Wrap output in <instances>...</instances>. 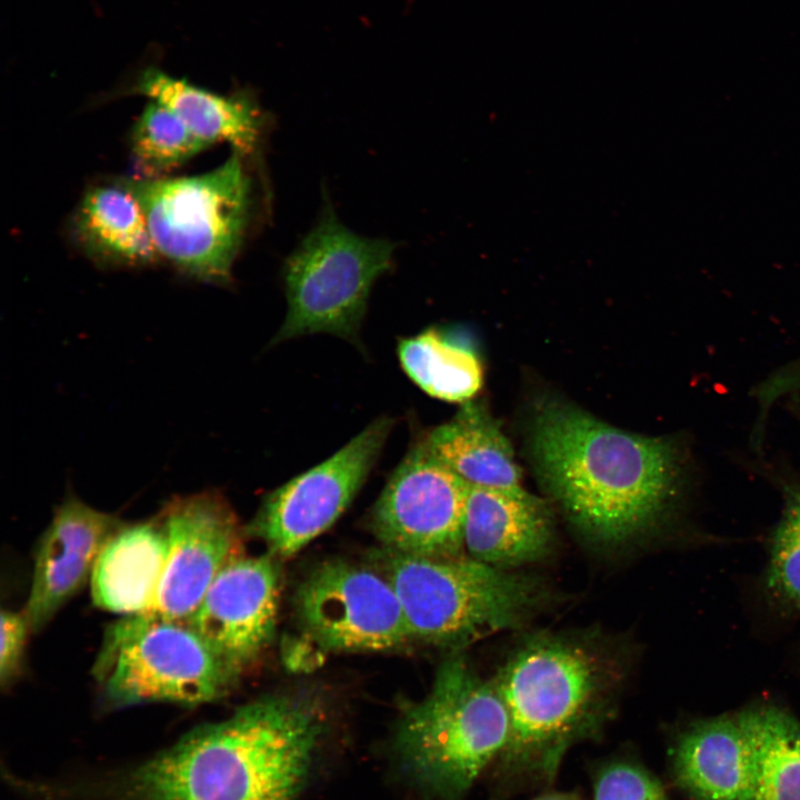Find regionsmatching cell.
Instances as JSON below:
<instances>
[{
  "mask_svg": "<svg viewBox=\"0 0 800 800\" xmlns=\"http://www.w3.org/2000/svg\"><path fill=\"white\" fill-rule=\"evenodd\" d=\"M531 451L542 484L596 542L616 546L647 533L677 493L672 442L620 430L568 404L549 402L537 413Z\"/></svg>",
  "mask_w": 800,
  "mask_h": 800,
  "instance_id": "6da1fadb",
  "label": "cell"
},
{
  "mask_svg": "<svg viewBox=\"0 0 800 800\" xmlns=\"http://www.w3.org/2000/svg\"><path fill=\"white\" fill-rule=\"evenodd\" d=\"M508 737L509 716L494 681L454 656L438 668L427 696L403 711L394 750L412 782L452 800L501 756Z\"/></svg>",
  "mask_w": 800,
  "mask_h": 800,
  "instance_id": "7a4b0ae2",
  "label": "cell"
},
{
  "mask_svg": "<svg viewBox=\"0 0 800 800\" xmlns=\"http://www.w3.org/2000/svg\"><path fill=\"white\" fill-rule=\"evenodd\" d=\"M233 151L220 167L193 177L117 180L139 202L160 254L186 273L226 284L252 209V180Z\"/></svg>",
  "mask_w": 800,
  "mask_h": 800,
  "instance_id": "3957f363",
  "label": "cell"
},
{
  "mask_svg": "<svg viewBox=\"0 0 800 800\" xmlns=\"http://www.w3.org/2000/svg\"><path fill=\"white\" fill-rule=\"evenodd\" d=\"M384 577L414 639L462 647L516 626L533 604L531 579L479 560L423 558L386 549Z\"/></svg>",
  "mask_w": 800,
  "mask_h": 800,
  "instance_id": "277c9868",
  "label": "cell"
},
{
  "mask_svg": "<svg viewBox=\"0 0 800 800\" xmlns=\"http://www.w3.org/2000/svg\"><path fill=\"white\" fill-rule=\"evenodd\" d=\"M93 676L107 706L186 707L223 697L237 677L188 623L137 613L104 632Z\"/></svg>",
  "mask_w": 800,
  "mask_h": 800,
  "instance_id": "5b68a950",
  "label": "cell"
},
{
  "mask_svg": "<svg viewBox=\"0 0 800 800\" xmlns=\"http://www.w3.org/2000/svg\"><path fill=\"white\" fill-rule=\"evenodd\" d=\"M394 244L359 236L327 206L286 259L288 311L272 343L312 333L358 338L373 283L391 268Z\"/></svg>",
  "mask_w": 800,
  "mask_h": 800,
  "instance_id": "8992f818",
  "label": "cell"
},
{
  "mask_svg": "<svg viewBox=\"0 0 800 800\" xmlns=\"http://www.w3.org/2000/svg\"><path fill=\"white\" fill-rule=\"evenodd\" d=\"M509 716L507 764H529L551 752L600 697L597 657L574 642L537 638L524 643L494 680Z\"/></svg>",
  "mask_w": 800,
  "mask_h": 800,
  "instance_id": "52a82bcc",
  "label": "cell"
},
{
  "mask_svg": "<svg viewBox=\"0 0 800 800\" xmlns=\"http://www.w3.org/2000/svg\"><path fill=\"white\" fill-rule=\"evenodd\" d=\"M294 608L303 630L328 651H386L414 640L387 578L346 561L314 568L298 587Z\"/></svg>",
  "mask_w": 800,
  "mask_h": 800,
  "instance_id": "ba28073f",
  "label": "cell"
},
{
  "mask_svg": "<svg viewBox=\"0 0 800 800\" xmlns=\"http://www.w3.org/2000/svg\"><path fill=\"white\" fill-rule=\"evenodd\" d=\"M393 420L368 424L327 460L270 492L250 524L273 557L299 552L347 510L376 464Z\"/></svg>",
  "mask_w": 800,
  "mask_h": 800,
  "instance_id": "9c48e42d",
  "label": "cell"
},
{
  "mask_svg": "<svg viewBox=\"0 0 800 800\" xmlns=\"http://www.w3.org/2000/svg\"><path fill=\"white\" fill-rule=\"evenodd\" d=\"M470 484L424 439L394 469L371 512L386 549L433 559L461 557Z\"/></svg>",
  "mask_w": 800,
  "mask_h": 800,
  "instance_id": "30bf717a",
  "label": "cell"
},
{
  "mask_svg": "<svg viewBox=\"0 0 800 800\" xmlns=\"http://www.w3.org/2000/svg\"><path fill=\"white\" fill-rule=\"evenodd\" d=\"M159 516L167 533V559L154 600L142 613L188 622L216 576L238 552V521L216 490L178 496Z\"/></svg>",
  "mask_w": 800,
  "mask_h": 800,
  "instance_id": "8fae6325",
  "label": "cell"
},
{
  "mask_svg": "<svg viewBox=\"0 0 800 800\" xmlns=\"http://www.w3.org/2000/svg\"><path fill=\"white\" fill-rule=\"evenodd\" d=\"M280 573L273 556L233 554L207 590L188 623L238 676L273 639Z\"/></svg>",
  "mask_w": 800,
  "mask_h": 800,
  "instance_id": "7c38bea8",
  "label": "cell"
},
{
  "mask_svg": "<svg viewBox=\"0 0 800 800\" xmlns=\"http://www.w3.org/2000/svg\"><path fill=\"white\" fill-rule=\"evenodd\" d=\"M122 526L73 493L56 508L34 554L29 598L23 612L31 631L44 627L91 578L108 540Z\"/></svg>",
  "mask_w": 800,
  "mask_h": 800,
  "instance_id": "4fadbf2b",
  "label": "cell"
},
{
  "mask_svg": "<svg viewBox=\"0 0 800 800\" xmlns=\"http://www.w3.org/2000/svg\"><path fill=\"white\" fill-rule=\"evenodd\" d=\"M551 543L542 500L524 489L470 486L463 544L472 559L501 568L534 561Z\"/></svg>",
  "mask_w": 800,
  "mask_h": 800,
  "instance_id": "5bb4252c",
  "label": "cell"
},
{
  "mask_svg": "<svg viewBox=\"0 0 800 800\" xmlns=\"http://www.w3.org/2000/svg\"><path fill=\"white\" fill-rule=\"evenodd\" d=\"M673 768L696 800H754L756 757L739 713L693 723L677 742Z\"/></svg>",
  "mask_w": 800,
  "mask_h": 800,
  "instance_id": "9a60e30c",
  "label": "cell"
},
{
  "mask_svg": "<svg viewBox=\"0 0 800 800\" xmlns=\"http://www.w3.org/2000/svg\"><path fill=\"white\" fill-rule=\"evenodd\" d=\"M168 540L160 516L122 524L108 540L90 582L97 607L131 616L153 602L163 573Z\"/></svg>",
  "mask_w": 800,
  "mask_h": 800,
  "instance_id": "2e32d148",
  "label": "cell"
},
{
  "mask_svg": "<svg viewBox=\"0 0 800 800\" xmlns=\"http://www.w3.org/2000/svg\"><path fill=\"white\" fill-rule=\"evenodd\" d=\"M131 91L167 107L209 146L229 142L243 157L257 150L266 117L248 92L217 94L152 67L140 72Z\"/></svg>",
  "mask_w": 800,
  "mask_h": 800,
  "instance_id": "e0dca14e",
  "label": "cell"
},
{
  "mask_svg": "<svg viewBox=\"0 0 800 800\" xmlns=\"http://www.w3.org/2000/svg\"><path fill=\"white\" fill-rule=\"evenodd\" d=\"M424 441L431 452L470 486L520 490L521 470L507 437L480 404L468 401Z\"/></svg>",
  "mask_w": 800,
  "mask_h": 800,
  "instance_id": "ac0fdd59",
  "label": "cell"
},
{
  "mask_svg": "<svg viewBox=\"0 0 800 800\" xmlns=\"http://www.w3.org/2000/svg\"><path fill=\"white\" fill-rule=\"evenodd\" d=\"M72 226L81 248L98 262L141 267L160 258L139 202L118 181L88 190Z\"/></svg>",
  "mask_w": 800,
  "mask_h": 800,
  "instance_id": "d6986e66",
  "label": "cell"
},
{
  "mask_svg": "<svg viewBox=\"0 0 800 800\" xmlns=\"http://www.w3.org/2000/svg\"><path fill=\"white\" fill-rule=\"evenodd\" d=\"M398 357L411 381L436 399L466 403L482 387V364L471 344L437 328L400 339Z\"/></svg>",
  "mask_w": 800,
  "mask_h": 800,
  "instance_id": "ffe728a7",
  "label": "cell"
},
{
  "mask_svg": "<svg viewBox=\"0 0 800 800\" xmlns=\"http://www.w3.org/2000/svg\"><path fill=\"white\" fill-rule=\"evenodd\" d=\"M739 716L756 757L754 800H800V722L770 706Z\"/></svg>",
  "mask_w": 800,
  "mask_h": 800,
  "instance_id": "44dd1931",
  "label": "cell"
},
{
  "mask_svg": "<svg viewBox=\"0 0 800 800\" xmlns=\"http://www.w3.org/2000/svg\"><path fill=\"white\" fill-rule=\"evenodd\" d=\"M130 142L134 158L150 171L180 166L209 147L178 116L156 101L138 118Z\"/></svg>",
  "mask_w": 800,
  "mask_h": 800,
  "instance_id": "7402d4cb",
  "label": "cell"
},
{
  "mask_svg": "<svg viewBox=\"0 0 800 800\" xmlns=\"http://www.w3.org/2000/svg\"><path fill=\"white\" fill-rule=\"evenodd\" d=\"M767 586L783 601L800 607V489L790 491L773 531Z\"/></svg>",
  "mask_w": 800,
  "mask_h": 800,
  "instance_id": "603a6c76",
  "label": "cell"
},
{
  "mask_svg": "<svg viewBox=\"0 0 800 800\" xmlns=\"http://www.w3.org/2000/svg\"><path fill=\"white\" fill-rule=\"evenodd\" d=\"M594 800H668L661 784L644 769L626 762L602 770Z\"/></svg>",
  "mask_w": 800,
  "mask_h": 800,
  "instance_id": "cb8c5ba5",
  "label": "cell"
},
{
  "mask_svg": "<svg viewBox=\"0 0 800 800\" xmlns=\"http://www.w3.org/2000/svg\"><path fill=\"white\" fill-rule=\"evenodd\" d=\"M31 631L24 612L2 610L1 612V646H0V682L8 686L18 677L27 636Z\"/></svg>",
  "mask_w": 800,
  "mask_h": 800,
  "instance_id": "d4e9b609",
  "label": "cell"
},
{
  "mask_svg": "<svg viewBox=\"0 0 800 800\" xmlns=\"http://www.w3.org/2000/svg\"><path fill=\"white\" fill-rule=\"evenodd\" d=\"M800 391V360L782 368L763 382V392L770 401L788 392Z\"/></svg>",
  "mask_w": 800,
  "mask_h": 800,
  "instance_id": "484cf974",
  "label": "cell"
},
{
  "mask_svg": "<svg viewBox=\"0 0 800 800\" xmlns=\"http://www.w3.org/2000/svg\"><path fill=\"white\" fill-rule=\"evenodd\" d=\"M534 800H578V799L570 794H566V793H550V794L537 798Z\"/></svg>",
  "mask_w": 800,
  "mask_h": 800,
  "instance_id": "4316f807",
  "label": "cell"
}]
</instances>
